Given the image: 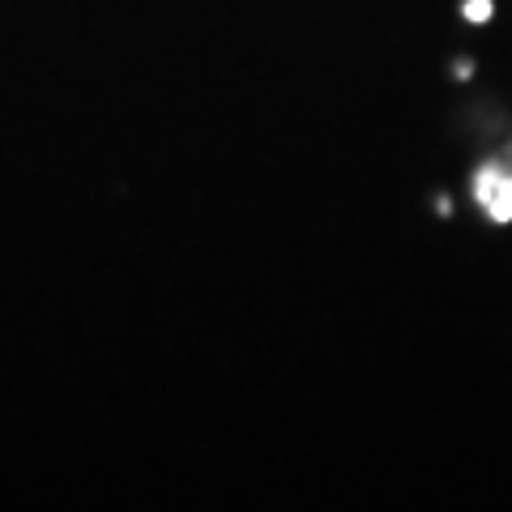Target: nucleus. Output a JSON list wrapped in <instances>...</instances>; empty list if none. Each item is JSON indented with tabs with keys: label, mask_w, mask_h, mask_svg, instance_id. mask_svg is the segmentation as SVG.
<instances>
[{
	"label": "nucleus",
	"mask_w": 512,
	"mask_h": 512,
	"mask_svg": "<svg viewBox=\"0 0 512 512\" xmlns=\"http://www.w3.org/2000/svg\"><path fill=\"white\" fill-rule=\"evenodd\" d=\"M487 13L491 5H470V22H487Z\"/></svg>",
	"instance_id": "nucleus-2"
},
{
	"label": "nucleus",
	"mask_w": 512,
	"mask_h": 512,
	"mask_svg": "<svg viewBox=\"0 0 512 512\" xmlns=\"http://www.w3.org/2000/svg\"><path fill=\"white\" fill-rule=\"evenodd\" d=\"M478 201L487 205V214L495 222H508L512 218V171L487 167L483 175H478Z\"/></svg>",
	"instance_id": "nucleus-1"
}]
</instances>
